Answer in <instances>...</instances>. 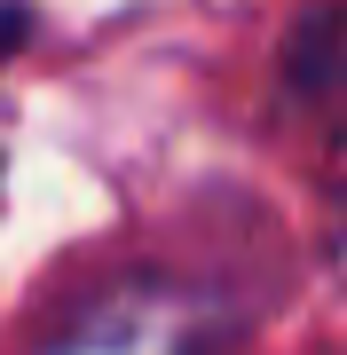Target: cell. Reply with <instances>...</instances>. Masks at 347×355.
Returning a JSON list of instances; mask_svg holds the SVG:
<instances>
[{"mask_svg":"<svg viewBox=\"0 0 347 355\" xmlns=\"http://www.w3.org/2000/svg\"><path fill=\"white\" fill-rule=\"evenodd\" d=\"M284 87L308 119L323 127H347V8L339 0H316L308 16L284 40Z\"/></svg>","mask_w":347,"mask_h":355,"instance_id":"1","label":"cell"},{"mask_svg":"<svg viewBox=\"0 0 347 355\" xmlns=\"http://www.w3.org/2000/svg\"><path fill=\"white\" fill-rule=\"evenodd\" d=\"M16 32H24V8H16V0H0V55L16 48Z\"/></svg>","mask_w":347,"mask_h":355,"instance_id":"2","label":"cell"},{"mask_svg":"<svg viewBox=\"0 0 347 355\" xmlns=\"http://www.w3.org/2000/svg\"><path fill=\"white\" fill-rule=\"evenodd\" d=\"M332 268H339V284H347V221H339V245H332Z\"/></svg>","mask_w":347,"mask_h":355,"instance_id":"3","label":"cell"}]
</instances>
